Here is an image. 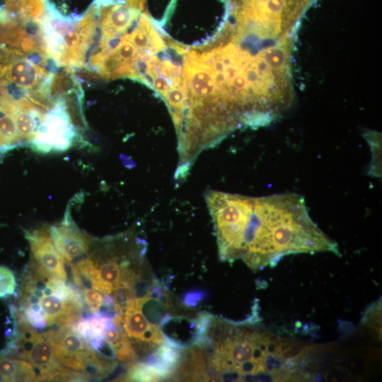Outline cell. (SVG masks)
<instances>
[{"mask_svg":"<svg viewBox=\"0 0 382 382\" xmlns=\"http://www.w3.org/2000/svg\"><path fill=\"white\" fill-rule=\"evenodd\" d=\"M0 379L3 381H37V374L28 361L3 356L0 358Z\"/></svg>","mask_w":382,"mask_h":382,"instance_id":"ba28073f","label":"cell"},{"mask_svg":"<svg viewBox=\"0 0 382 382\" xmlns=\"http://www.w3.org/2000/svg\"><path fill=\"white\" fill-rule=\"evenodd\" d=\"M203 296L202 292H192L187 294L185 297V303L188 306L196 305L198 300Z\"/></svg>","mask_w":382,"mask_h":382,"instance_id":"5bb4252c","label":"cell"},{"mask_svg":"<svg viewBox=\"0 0 382 382\" xmlns=\"http://www.w3.org/2000/svg\"><path fill=\"white\" fill-rule=\"evenodd\" d=\"M27 322L34 328L42 329L47 326L44 313L39 304L30 306L23 309Z\"/></svg>","mask_w":382,"mask_h":382,"instance_id":"4fadbf2b","label":"cell"},{"mask_svg":"<svg viewBox=\"0 0 382 382\" xmlns=\"http://www.w3.org/2000/svg\"><path fill=\"white\" fill-rule=\"evenodd\" d=\"M83 300L91 314L98 313L103 303L104 296L94 289L84 287L80 290Z\"/></svg>","mask_w":382,"mask_h":382,"instance_id":"7c38bea8","label":"cell"},{"mask_svg":"<svg viewBox=\"0 0 382 382\" xmlns=\"http://www.w3.org/2000/svg\"><path fill=\"white\" fill-rule=\"evenodd\" d=\"M124 378L134 381H156L163 379L156 369L144 362H135L129 366Z\"/></svg>","mask_w":382,"mask_h":382,"instance_id":"30bf717a","label":"cell"},{"mask_svg":"<svg viewBox=\"0 0 382 382\" xmlns=\"http://www.w3.org/2000/svg\"><path fill=\"white\" fill-rule=\"evenodd\" d=\"M43 336L52 347L59 362L71 369L85 373L97 354L72 326L50 330Z\"/></svg>","mask_w":382,"mask_h":382,"instance_id":"5b68a950","label":"cell"},{"mask_svg":"<svg viewBox=\"0 0 382 382\" xmlns=\"http://www.w3.org/2000/svg\"><path fill=\"white\" fill-rule=\"evenodd\" d=\"M148 296L128 299L124 305L122 328L136 351L150 353L164 343L165 337L159 325L150 323L141 310Z\"/></svg>","mask_w":382,"mask_h":382,"instance_id":"277c9868","label":"cell"},{"mask_svg":"<svg viewBox=\"0 0 382 382\" xmlns=\"http://www.w3.org/2000/svg\"><path fill=\"white\" fill-rule=\"evenodd\" d=\"M81 140L66 103L57 106L47 114L30 146L37 152H59L66 151Z\"/></svg>","mask_w":382,"mask_h":382,"instance_id":"3957f363","label":"cell"},{"mask_svg":"<svg viewBox=\"0 0 382 382\" xmlns=\"http://www.w3.org/2000/svg\"><path fill=\"white\" fill-rule=\"evenodd\" d=\"M198 345L208 352L213 378L224 381H288L310 378L308 351L294 340L256 326L209 316Z\"/></svg>","mask_w":382,"mask_h":382,"instance_id":"7a4b0ae2","label":"cell"},{"mask_svg":"<svg viewBox=\"0 0 382 382\" xmlns=\"http://www.w3.org/2000/svg\"><path fill=\"white\" fill-rule=\"evenodd\" d=\"M17 282L14 273L9 268L0 266V298H7L15 294Z\"/></svg>","mask_w":382,"mask_h":382,"instance_id":"8fae6325","label":"cell"},{"mask_svg":"<svg viewBox=\"0 0 382 382\" xmlns=\"http://www.w3.org/2000/svg\"><path fill=\"white\" fill-rule=\"evenodd\" d=\"M7 11L14 16L24 18H41L45 0H5Z\"/></svg>","mask_w":382,"mask_h":382,"instance_id":"9c48e42d","label":"cell"},{"mask_svg":"<svg viewBox=\"0 0 382 382\" xmlns=\"http://www.w3.org/2000/svg\"><path fill=\"white\" fill-rule=\"evenodd\" d=\"M206 201L223 261L242 260L256 272L274 267L288 255H340L337 243L312 220L299 195L253 197L209 191Z\"/></svg>","mask_w":382,"mask_h":382,"instance_id":"6da1fadb","label":"cell"},{"mask_svg":"<svg viewBox=\"0 0 382 382\" xmlns=\"http://www.w3.org/2000/svg\"><path fill=\"white\" fill-rule=\"evenodd\" d=\"M48 231L55 248L65 261L71 262L88 250V236L68 214L60 224L50 226Z\"/></svg>","mask_w":382,"mask_h":382,"instance_id":"52a82bcc","label":"cell"},{"mask_svg":"<svg viewBox=\"0 0 382 382\" xmlns=\"http://www.w3.org/2000/svg\"><path fill=\"white\" fill-rule=\"evenodd\" d=\"M32 260L54 277L67 280L65 260L55 248L49 231L40 229L25 233Z\"/></svg>","mask_w":382,"mask_h":382,"instance_id":"8992f818","label":"cell"}]
</instances>
